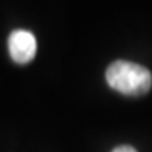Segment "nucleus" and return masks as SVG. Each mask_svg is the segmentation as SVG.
<instances>
[{"label":"nucleus","mask_w":152,"mask_h":152,"mask_svg":"<svg viewBox=\"0 0 152 152\" xmlns=\"http://www.w3.org/2000/svg\"><path fill=\"white\" fill-rule=\"evenodd\" d=\"M106 81L113 90L129 96L146 95L152 87V73L130 61H115L106 70Z\"/></svg>","instance_id":"nucleus-1"},{"label":"nucleus","mask_w":152,"mask_h":152,"mask_svg":"<svg viewBox=\"0 0 152 152\" xmlns=\"http://www.w3.org/2000/svg\"><path fill=\"white\" fill-rule=\"evenodd\" d=\"M8 50L11 59L16 64H28L34 59V54L37 50L36 37L31 31L14 30L8 37Z\"/></svg>","instance_id":"nucleus-2"},{"label":"nucleus","mask_w":152,"mask_h":152,"mask_svg":"<svg viewBox=\"0 0 152 152\" xmlns=\"http://www.w3.org/2000/svg\"><path fill=\"white\" fill-rule=\"evenodd\" d=\"M112 152H137V149L132 148V146H127V144H123V146L115 148Z\"/></svg>","instance_id":"nucleus-3"}]
</instances>
